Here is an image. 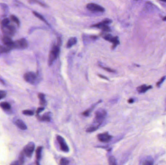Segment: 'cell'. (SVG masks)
Listing matches in <instances>:
<instances>
[{"label":"cell","mask_w":166,"mask_h":165,"mask_svg":"<svg viewBox=\"0 0 166 165\" xmlns=\"http://www.w3.org/2000/svg\"><path fill=\"white\" fill-rule=\"evenodd\" d=\"M0 107L5 111L10 110L11 108V106L10 105V104L6 102H1L0 103Z\"/></svg>","instance_id":"cell-17"},{"label":"cell","mask_w":166,"mask_h":165,"mask_svg":"<svg viewBox=\"0 0 166 165\" xmlns=\"http://www.w3.org/2000/svg\"><path fill=\"white\" fill-rule=\"evenodd\" d=\"M5 97V96H3V95H0V100L2 99H3V98Z\"/></svg>","instance_id":"cell-39"},{"label":"cell","mask_w":166,"mask_h":165,"mask_svg":"<svg viewBox=\"0 0 166 165\" xmlns=\"http://www.w3.org/2000/svg\"><path fill=\"white\" fill-rule=\"evenodd\" d=\"M113 37L111 34H107L104 37V39L108 41L111 42L112 40L113 39Z\"/></svg>","instance_id":"cell-31"},{"label":"cell","mask_w":166,"mask_h":165,"mask_svg":"<svg viewBox=\"0 0 166 165\" xmlns=\"http://www.w3.org/2000/svg\"><path fill=\"white\" fill-rule=\"evenodd\" d=\"M24 154L23 153V151L20 152V155H19V160H18V162L19 165H23L24 164V161H25V159H24Z\"/></svg>","instance_id":"cell-23"},{"label":"cell","mask_w":166,"mask_h":165,"mask_svg":"<svg viewBox=\"0 0 166 165\" xmlns=\"http://www.w3.org/2000/svg\"><path fill=\"white\" fill-rule=\"evenodd\" d=\"M166 76H164L161 79H160L159 81L156 83V86L158 87H159L160 85L162 84L163 82L165 81V79H166Z\"/></svg>","instance_id":"cell-30"},{"label":"cell","mask_w":166,"mask_h":165,"mask_svg":"<svg viewBox=\"0 0 166 165\" xmlns=\"http://www.w3.org/2000/svg\"><path fill=\"white\" fill-rule=\"evenodd\" d=\"M86 8L91 12H104L105 11L104 8L94 3H90L87 4Z\"/></svg>","instance_id":"cell-9"},{"label":"cell","mask_w":166,"mask_h":165,"mask_svg":"<svg viewBox=\"0 0 166 165\" xmlns=\"http://www.w3.org/2000/svg\"><path fill=\"white\" fill-rule=\"evenodd\" d=\"M107 112L104 109H99L95 112V117L92 124L89 127L86 131L91 133L97 130L101 125L103 124L107 117Z\"/></svg>","instance_id":"cell-1"},{"label":"cell","mask_w":166,"mask_h":165,"mask_svg":"<svg viewBox=\"0 0 166 165\" xmlns=\"http://www.w3.org/2000/svg\"><path fill=\"white\" fill-rule=\"evenodd\" d=\"M15 124L17 126H18L20 129H22V130H26L27 128L26 124H24L23 122L20 119L17 120L15 122Z\"/></svg>","instance_id":"cell-15"},{"label":"cell","mask_w":166,"mask_h":165,"mask_svg":"<svg viewBox=\"0 0 166 165\" xmlns=\"http://www.w3.org/2000/svg\"><path fill=\"white\" fill-rule=\"evenodd\" d=\"M23 78L26 81L32 84H34L36 83L37 79V74L33 72H29L26 73L23 76Z\"/></svg>","instance_id":"cell-7"},{"label":"cell","mask_w":166,"mask_h":165,"mask_svg":"<svg viewBox=\"0 0 166 165\" xmlns=\"http://www.w3.org/2000/svg\"><path fill=\"white\" fill-rule=\"evenodd\" d=\"M58 143L59 144L60 148L62 151L64 152H68L69 151V148L67 144L66 143V141L63 137H61V136L58 135L56 137Z\"/></svg>","instance_id":"cell-8"},{"label":"cell","mask_w":166,"mask_h":165,"mask_svg":"<svg viewBox=\"0 0 166 165\" xmlns=\"http://www.w3.org/2000/svg\"><path fill=\"white\" fill-rule=\"evenodd\" d=\"M42 149H43V147L42 146H39L37 148L36 150V164L39 165V161L41 160V153H42Z\"/></svg>","instance_id":"cell-13"},{"label":"cell","mask_w":166,"mask_h":165,"mask_svg":"<svg viewBox=\"0 0 166 165\" xmlns=\"http://www.w3.org/2000/svg\"><path fill=\"white\" fill-rule=\"evenodd\" d=\"M0 7H1L2 9L3 10V11L5 12H8L9 8H8V5H7L6 4H4V3H1L0 4Z\"/></svg>","instance_id":"cell-26"},{"label":"cell","mask_w":166,"mask_h":165,"mask_svg":"<svg viewBox=\"0 0 166 165\" xmlns=\"http://www.w3.org/2000/svg\"><path fill=\"white\" fill-rule=\"evenodd\" d=\"M101 102H102V101H101V100H100V101L97 102L96 104H95V105H94V106H92V107H91V108H89V109H88V110H85L84 112H83V115H84V116H86V117L89 116V115H90V113H91V112H92V110H93V108H94V107H95V106H96V105H97L98 104L100 103H101Z\"/></svg>","instance_id":"cell-18"},{"label":"cell","mask_w":166,"mask_h":165,"mask_svg":"<svg viewBox=\"0 0 166 165\" xmlns=\"http://www.w3.org/2000/svg\"><path fill=\"white\" fill-rule=\"evenodd\" d=\"M161 1H164V2H166V0H160Z\"/></svg>","instance_id":"cell-41"},{"label":"cell","mask_w":166,"mask_h":165,"mask_svg":"<svg viewBox=\"0 0 166 165\" xmlns=\"http://www.w3.org/2000/svg\"><path fill=\"white\" fill-rule=\"evenodd\" d=\"M11 19L12 20H13L14 22L16 23L18 26H19L20 24V22L19 19H18L16 16L14 15H12L11 16Z\"/></svg>","instance_id":"cell-28"},{"label":"cell","mask_w":166,"mask_h":165,"mask_svg":"<svg viewBox=\"0 0 166 165\" xmlns=\"http://www.w3.org/2000/svg\"><path fill=\"white\" fill-rule=\"evenodd\" d=\"M2 41L4 46L11 51L14 49V42L12 41L10 37L4 35L2 39Z\"/></svg>","instance_id":"cell-10"},{"label":"cell","mask_w":166,"mask_h":165,"mask_svg":"<svg viewBox=\"0 0 166 165\" xmlns=\"http://www.w3.org/2000/svg\"><path fill=\"white\" fill-rule=\"evenodd\" d=\"M111 42L113 43V46H112V49H115L116 47H117L118 45L119 44V41L117 37H114Z\"/></svg>","instance_id":"cell-20"},{"label":"cell","mask_w":166,"mask_h":165,"mask_svg":"<svg viewBox=\"0 0 166 165\" xmlns=\"http://www.w3.org/2000/svg\"><path fill=\"white\" fill-rule=\"evenodd\" d=\"M77 43V39L75 37H71L68 41L67 47L68 48H71L72 46L76 44Z\"/></svg>","instance_id":"cell-19"},{"label":"cell","mask_w":166,"mask_h":165,"mask_svg":"<svg viewBox=\"0 0 166 165\" xmlns=\"http://www.w3.org/2000/svg\"><path fill=\"white\" fill-rule=\"evenodd\" d=\"M163 20H164V21H166V16L163 18Z\"/></svg>","instance_id":"cell-40"},{"label":"cell","mask_w":166,"mask_h":165,"mask_svg":"<svg viewBox=\"0 0 166 165\" xmlns=\"http://www.w3.org/2000/svg\"><path fill=\"white\" fill-rule=\"evenodd\" d=\"M10 51V50L7 47H5V46H2L0 45V55L8 53Z\"/></svg>","instance_id":"cell-22"},{"label":"cell","mask_w":166,"mask_h":165,"mask_svg":"<svg viewBox=\"0 0 166 165\" xmlns=\"http://www.w3.org/2000/svg\"><path fill=\"white\" fill-rule=\"evenodd\" d=\"M70 163L69 160L65 158H62L60 160V164L62 165H68Z\"/></svg>","instance_id":"cell-29"},{"label":"cell","mask_w":166,"mask_h":165,"mask_svg":"<svg viewBox=\"0 0 166 165\" xmlns=\"http://www.w3.org/2000/svg\"><path fill=\"white\" fill-rule=\"evenodd\" d=\"M0 82H1L2 84H3L5 85V81H4V80H3V79H1V78H0Z\"/></svg>","instance_id":"cell-38"},{"label":"cell","mask_w":166,"mask_h":165,"mask_svg":"<svg viewBox=\"0 0 166 165\" xmlns=\"http://www.w3.org/2000/svg\"><path fill=\"white\" fill-rule=\"evenodd\" d=\"M128 102L129 103H133L134 102V99H129L128 100Z\"/></svg>","instance_id":"cell-37"},{"label":"cell","mask_w":166,"mask_h":165,"mask_svg":"<svg viewBox=\"0 0 166 165\" xmlns=\"http://www.w3.org/2000/svg\"><path fill=\"white\" fill-rule=\"evenodd\" d=\"M10 23V20L8 18H5L3 20H2L1 22V26H4L7 25L8 24Z\"/></svg>","instance_id":"cell-27"},{"label":"cell","mask_w":166,"mask_h":165,"mask_svg":"<svg viewBox=\"0 0 166 165\" xmlns=\"http://www.w3.org/2000/svg\"><path fill=\"white\" fill-rule=\"evenodd\" d=\"M152 88V86H151V85L147 86L146 85L143 84L137 87V91L139 93H144L146 92L147 91H148L149 90Z\"/></svg>","instance_id":"cell-14"},{"label":"cell","mask_w":166,"mask_h":165,"mask_svg":"<svg viewBox=\"0 0 166 165\" xmlns=\"http://www.w3.org/2000/svg\"><path fill=\"white\" fill-rule=\"evenodd\" d=\"M153 164V161L151 159H147V160H145V161H144V162H143L142 164L143 165H152Z\"/></svg>","instance_id":"cell-32"},{"label":"cell","mask_w":166,"mask_h":165,"mask_svg":"<svg viewBox=\"0 0 166 165\" xmlns=\"http://www.w3.org/2000/svg\"><path fill=\"white\" fill-rule=\"evenodd\" d=\"M44 110L45 108L43 107L38 108L37 109V111H36V114H37V116H39V113H40L41 112H42V111H43Z\"/></svg>","instance_id":"cell-33"},{"label":"cell","mask_w":166,"mask_h":165,"mask_svg":"<svg viewBox=\"0 0 166 165\" xmlns=\"http://www.w3.org/2000/svg\"><path fill=\"white\" fill-rule=\"evenodd\" d=\"M51 117H52V113L50 112H48L44 114L42 116H38V118L40 121L49 122L51 121Z\"/></svg>","instance_id":"cell-12"},{"label":"cell","mask_w":166,"mask_h":165,"mask_svg":"<svg viewBox=\"0 0 166 165\" xmlns=\"http://www.w3.org/2000/svg\"><path fill=\"white\" fill-rule=\"evenodd\" d=\"M60 46L55 45L52 47L49 57V66H51L54 63L56 60L59 57L60 52Z\"/></svg>","instance_id":"cell-2"},{"label":"cell","mask_w":166,"mask_h":165,"mask_svg":"<svg viewBox=\"0 0 166 165\" xmlns=\"http://www.w3.org/2000/svg\"><path fill=\"white\" fill-rule=\"evenodd\" d=\"M35 145L34 143L33 142H30L28 143L23 148V152L24 154V155L27 158H31L33 152L34 151Z\"/></svg>","instance_id":"cell-5"},{"label":"cell","mask_w":166,"mask_h":165,"mask_svg":"<svg viewBox=\"0 0 166 165\" xmlns=\"http://www.w3.org/2000/svg\"><path fill=\"white\" fill-rule=\"evenodd\" d=\"M38 97L39 99L40 104H41V106L44 107L45 106L47 105V102H46V100L45 99L44 94L42 93H38Z\"/></svg>","instance_id":"cell-16"},{"label":"cell","mask_w":166,"mask_h":165,"mask_svg":"<svg viewBox=\"0 0 166 165\" xmlns=\"http://www.w3.org/2000/svg\"><path fill=\"white\" fill-rule=\"evenodd\" d=\"M0 95H3L5 96L7 95V93L5 92V91L0 90Z\"/></svg>","instance_id":"cell-36"},{"label":"cell","mask_w":166,"mask_h":165,"mask_svg":"<svg viewBox=\"0 0 166 165\" xmlns=\"http://www.w3.org/2000/svg\"><path fill=\"white\" fill-rule=\"evenodd\" d=\"M23 113L27 116H33L34 114V112L31 110H24L23 111Z\"/></svg>","instance_id":"cell-24"},{"label":"cell","mask_w":166,"mask_h":165,"mask_svg":"<svg viewBox=\"0 0 166 165\" xmlns=\"http://www.w3.org/2000/svg\"><path fill=\"white\" fill-rule=\"evenodd\" d=\"M33 13L34 15L36 17L39 19H41V20H42L43 22H44L45 23H46L47 25H49L48 23L47 22V21L46 20V19H45V18L42 16L41 15L39 14V13H38L37 12L33 11Z\"/></svg>","instance_id":"cell-21"},{"label":"cell","mask_w":166,"mask_h":165,"mask_svg":"<svg viewBox=\"0 0 166 165\" xmlns=\"http://www.w3.org/2000/svg\"><path fill=\"white\" fill-rule=\"evenodd\" d=\"M135 1H137V0H135Z\"/></svg>","instance_id":"cell-42"},{"label":"cell","mask_w":166,"mask_h":165,"mask_svg":"<svg viewBox=\"0 0 166 165\" xmlns=\"http://www.w3.org/2000/svg\"><path fill=\"white\" fill-rule=\"evenodd\" d=\"M1 27L2 31L4 35L11 37L15 34L16 29L15 27L13 25H10L9 23L7 25Z\"/></svg>","instance_id":"cell-3"},{"label":"cell","mask_w":166,"mask_h":165,"mask_svg":"<svg viewBox=\"0 0 166 165\" xmlns=\"http://www.w3.org/2000/svg\"><path fill=\"white\" fill-rule=\"evenodd\" d=\"M112 20L111 19H104L101 22L91 26V27L101 29V30L103 31L104 32H110L111 30L110 28H109V27L108 26V24H110Z\"/></svg>","instance_id":"cell-4"},{"label":"cell","mask_w":166,"mask_h":165,"mask_svg":"<svg viewBox=\"0 0 166 165\" xmlns=\"http://www.w3.org/2000/svg\"><path fill=\"white\" fill-rule=\"evenodd\" d=\"M97 137L99 141L102 143H108L113 138V137L109 135L108 132L99 134Z\"/></svg>","instance_id":"cell-11"},{"label":"cell","mask_w":166,"mask_h":165,"mask_svg":"<svg viewBox=\"0 0 166 165\" xmlns=\"http://www.w3.org/2000/svg\"><path fill=\"white\" fill-rule=\"evenodd\" d=\"M98 76H99L100 78H103V79H106L107 81H108L109 79L107 78V77H105V76H103V75H101L98 74Z\"/></svg>","instance_id":"cell-35"},{"label":"cell","mask_w":166,"mask_h":165,"mask_svg":"<svg viewBox=\"0 0 166 165\" xmlns=\"http://www.w3.org/2000/svg\"><path fill=\"white\" fill-rule=\"evenodd\" d=\"M108 162H109V164L110 165H117L116 160L115 158H114V156H110L109 158V159H108Z\"/></svg>","instance_id":"cell-25"},{"label":"cell","mask_w":166,"mask_h":165,"mask_svg":"<svg viewBox=\"0 0 166 165\" xmlns=\"http://www.w3.org/2000/svg\"><path fill=\"white\" fill-rule=\"evenodd\" d=\"M103 69L107 71V72H110V73H115L116 71L112 69L111 68H108V67H101Z\"/></svg>","instance_id":"cell-34"},{"label":"cell","mask_w":166,"mask_h":165,"mask_svg":"<svg viewBox=\"0 0 166 165\" xmlns=\"http://www.w3.org/2000/svg\"><path fill=\"white\" fill-rule=\"evenodd\" d=\"M28 46V42L24 38H22L14 42V49H26Z\"/></svg>","instance_id":"cell-6"}]
</instances>
